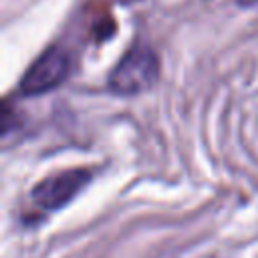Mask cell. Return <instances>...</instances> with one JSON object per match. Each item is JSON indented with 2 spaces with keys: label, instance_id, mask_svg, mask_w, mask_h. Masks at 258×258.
I'll return each mask as SVG.
<instances>
[{
  "label": "cell",
  "instance_id": "cell-1",
  "mask_svg": "<svg viewBox=\"0 0 258 258\" xmlns=\"http://www.w3.org/2000/svg\"><path fill=\"white\" fill-rule=\"evenodd\" d=\"M159 79V58L145 42H133L109 75V89L117 95H139Z\"/></svg>",
  "mask_w": 258,
  "mask_h": 258
},
{
  "label": "cell",
  "instance_id": "cell-2",
  "mask_svg": "<svg viewBox=\"0 0 258 258\" xmlns=\"http://www.w3.org/2000/svg\"><path fill=\"white\" fill-rule=\"evenodd\" d=\"M93 179V171L85 167L60 169L42 177L30 189V204L34 210L50 214L71 204Z\"/></svg>",
  "mask_w": 258,
  "mask_h": 258
},
{
  "label": "cell",
  "instance_id": "cell-3",
  "mask_svg": "<svg viewBox=\"0 0 258 258\" xmlns=\"http://www.w3.org/2000/svg\"><path fill=\"white\" fill-rule=\"evenodd\" d=\"M73 67L71 52L62 44H52L42 50L36 60L26 69L18 83V91L24 97L44 95L64 83Z\"/></svg>",
  "mask_w": 258,
  "mask_h": 258
},
{
  "label": "cell",
  "instance_id": "cell-4",
  "mask_svg": "<svg viewBox=\"0 0 258 258\" xmlns=\"http://www.w3.org/2000/svg\"><path fill=\"white\" fill-rule=\"evenodd\" d=\"M240 6H254V4H258V0H236Z\"/></svg>",
  "mask_w": 258,
  "mask_h": 258
}]
</instances>
